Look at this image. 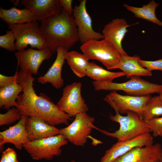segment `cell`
<instances>
[{
	"mask_svg": "<svg viewBox=\"0 0 162 162\" xmlns=\"http://www.w3.org/2000/svg\"><path fill=\"white\" fill-rule=\"evenodd\" d=\"M136 22L128 24L124 18H117L113 20L106 25L102 30L104 38L112 43L118 50L121 56L128 55L122 46V42L126 34L127 28Z\"/></svg>",
	"mask_w": 162,
	"mask_h": 162,
	"instance_id": "15",
	"label": "cell"
},
{
	"mask_svg": "<svg viewBox=\"0 0 162 162\" xmlns=\"http://www.w3.org/2000/svg\"><path fill=\"white\" fill-rule=\"evenodd\" d=\"M68 50L62 46L57 48V56L55 61L47 72L38 78L39 83L43 84L50 83L57 89L63 87L64 80L62 76V71Z\"/></svg>",
	"mask_w": 162,
	"mask_h": 162,
	"instance_id": "18",
	"label": "cell"
},
{
	"mask_svg": "<svg viewBox=\"0 0 162 162\" xmlns=\"http://www.w3.org/2000/svg\"><path fill=\"white\" fill-rule=\"evenodd\" d=\"M16 38L11 30H8L6 33L0 36V46L10 52L14 51L16 47L14 42Z\"/></svg>",
	"mask_w": 162,
	"mask_h": 162,
	"instance_id": "28",
	"label": "cell"
},
{
	"mask_svg": "<svg viewBox=\"0 0 162 162\" xmlns=\"http://www.w3.org/2000/svg\"><path fill=\"white\" fill-rule=\"evenodd\" d=\"M162 116V101L158 96L151 97L146 103L142 112V118L146 122Z\"/></svg>",
	"mask_w": 162,
	"mask_h": 162,
	"instance_id": "26",
	"label": "cell"
},
{
	"mask_svg": "<svg viewBox=\"0 0 162 162\" xmlns=\"http://www.w3.org/2000/svg\"><path fill=\"white\" fill-rule=\"evenodd\" d=\"M125 82L118 83L112 81L92 82L96 91L104 90L115 92L121 90L130 95L142 96L162 92V84L150 82L139 76H133Z\"/></svg>",
	"mask_w": 162,
	"mask_h": 162,
	"instance_id": "4",
	"label": "cell"
},
{
	"mask_svg": "<svg viewBox=\"0 0 162 162\" xmlns=\"http://www.w3.org/2000/svg\"><path fill=\"white\" fill-rule=\"evenodd\" d=\"M52 53L47 48L36 50L32 48L15 53L20 70L31 74L36 75L44 61L49 59Z\"/></svg>",
	"mask_w": 162,
	"mask_h": 162,
	"instance_id": "13",
	"label": "cell"
},
{
	"mask_svg": "<svg viewBox=\"0 0 162 162\" xmlns=\"http://www.w3.org/2000/svg\"><path fill=\"white\" fill-rule=\"evenodd\" d=\"M40 22V28L46 39V48L52 53L56 52L59 46L68 50L79 40L73 16L69 15L62 8L58 14Z\"/></svg>",
	"mask_w": 162,
	"mask_h": 162,
	"instance_id": "2",
	"label": "cell"
},
{
	"mask_svg": "<svg viewBox=\"0 0 162 162\" xmlns=\"http://www.w3.org/2000/svg\"><path fill=\"white\" fill-rule=\"evenodd\" d=\"M159 96L161 100L162 101V92L159 94Z\"/></svg>",
	"mask_w": 162,
	"mask_h": 162,
	"instance_id": "35",
	"label": "cell"
},
{
	"mask_svg": "<svg viewBox=\"0 0 162 162\" xmlns=\"http://www.w3.org/2000/svg\"><path fill=\"white\" fill-rule=\"evenodd\" d=\"M86 0L81 1L79 5L73 8V13L79 40L82 44L90 40L104 38L102 34L93 29L92 20L86 10Z\"/></svg>",
	"mask_w": 162,
	"mask_h": 162,
	"instance_id": "10",
	"label": "cell"
},
{
	"mask_svg": "<svg viewBox=\"0 0 162 162\" xmlns=\"http://www.w3.org/2000/svg\"><path fill=\"white\" fill-rule=\"evenodd\" d=\"M0 18L8 25L22 24L35 20L30 10L26 8L19 9L15 7L7 10L0 7Z\"/></svg>",
	"mask_w": 162,
	"mask_h": 162,
	"instance_id": "21",
	"label": "cell"
},
{
	"mask_svg": "<svg viewBox=\"0 0 162 162\" xmlns=\"http://www.w3.org/2000/svg\"><path fill=\"white\" fill-rule=\"evenodd\" d=\"M21 4L32 12L35 20H42L60 12L59 0H22Z\"/></svg>",
	"mask_w": 162,
	"mask_h": 162,
	"instance_id": "17",
	"label": "cell"
},
{
	"mask_svg": "<svg viewBox=\"0 0 162 162\" xmlns=\"http://www.w3.org/2000/svg\"><path fill=\"white\" fill-rule=\"evenodd\" d=\"M20 1V0H16V1H15L14 3V5L15 6H17V5H18Z\"/></svg>",
	"mask_w": 162,
	"mask_h": 162,
	"instance_id": "34",
	"label": "cell"
},
{
	"mask_svg": "<svg viewBox=\"0 0 162 162\" xmlns=\"http://www.w3.org/2000/svg\"></svg>",
	"mask_w": 162,
	"mask_h": 162,
	"instance_id": "38",
	"label": "cell"
},
{
	"mask_svg": "<svg viewBox=\"0 0 162 162\" xmlns=\"http://www.w3.org/2000/svg\"><path fill=\"white\" fill-rule=\"evenodd\" d=\"M150 133H145L130 140L118 141L106 151L100 162H114L134 148L152 145L153 144V137Z\"/></svg>",
	"mask_w": 162,
	"mask_h": 162,
	"instance_id": "12",
	"label": "cell"
},
{
	"mask_svg": "<svg viewBox=\"0 0 162 162\" xmlns=\"http://www.w3.org/2000/svg\"><path fill=\"white\" fill-rule=\"evenodd\" d=\"M27 117L22 116L21 119L15 125L0 132L1 149L5 143H10L14 145L16 149L21 150L24 145L30 142L26 127Z\"/></svg>",
	"mask_w": 162,
	"mask_h": 162,
	"instance_id": "16",
	"label": "cell"
},
{
	"mask_svg": "<svg viewBox=\"0 0 162 162\" xmlns=\"http://www.w3.org/2000/svg\"><path fill=\"white\" fill-rule=\"evenodd\" d=\"M114 110L116 115L110 114L109 118L112 121L119 124L118 130L111 133L95 126L94 128L106 136L116 138L119 141L130 140L145 133L151 132L146 122L136 113L129 110L126 112L127 115L123 116L116 109Z\"/></svg>",
	"mask_w": 162,
	"mask_h": 162,
	"instance_id": "3",
	"label": "cell"
},
{
	"mask_svg": "<svg viewBox=\"0 0 162 162\" xmlns=\"http://www.w3.org/2000/svg\"><path fill=\"white\" fill-rule=\"evenodd\" d=\"M140 57L137 56H121V61L115 69H119L122 70L128 79L133 76H152V72L140 64Z\"/></svg>",
	"mask_w": 162,
	"mask_h": 162,
	"instance_id": "20",
	"label": "cell"
},
{
	"mask_svg": "<svg viewBox=\"0 0 162 162\" xmlns=\"http://www.w3.org/2000/svg\"><path fill=\"white\" fill-rule=\"evenodd\" d=\"M139 62L141 66L150 71L154 70L162 71V59L154 61L143 60L140 59Z\"/></svg>",
	"mask_w": 162,
	"mask_h": 162,
	"instance_id": "30",
	"label": "cell"
},
{
	"mask_svg": "<svg viewBox=\"0 0 162 162\" xmlns=\"http://www.w3.org/2000/svg\"><path fill=\"white\" fill-rule=\"evenodd\" d=\"M65 60L71 69L77 76L81 78L86 76L90 62L83 54L74 51H68Z\"/></svg>",
	"mask_w": 162,
	"mask_h": 162,
	"instance_id": "24",
	"label": "cell"
},
{
	"mask_svg": "<svg viewBox=\"0 0 162 162\" xmlns=\"http://www.w3.org/2000/svg\"><path fill=\"white\" fill-rule=\"evenodd\" d=\"M60 7L70 16L73 14V9L72 7V0H59Z\"/></svg>",
	"mask_w": 162,
	"mask_h": 162,
	"instance_id": "33",
	"label": "cell"
},
{
	"mask_svg": "<svg viewBox=\"0 0 162 162\" xmlns=\"http://www.w3.org/2000/svg\"><path fill=\"white\" fill-rule=\"evenodd\" d=\"M26 127L30 142L42 139L59 134L60 129L43 120L33 116L27 117Z\"/></svg>",
	"mask_w": 162,
	"mask_h": 162,
	"instance_id": "19",
	"label": "cell"
},
{
	"mask_svg": "<svg viewBox=\"0 0 162 162\" xmlns=\"http://www.w3.org/2000/svg\"><path fill=\"white\" fill-rule=\"evenodd\" d=\"M22 116L16 108L12 107L8 110L6 113L0 114V126L11 124L17 121H19Z\"/></svg>",
	"mask_w": 162,
	"mask_h": 162,
	"instance_id": "27",
	"label": "cell"
},
{
	"mask_svg": "<svg viewBox=\"0 0 162 162\" xmlns=\"http://www.w3.org/2000/svg\"><path fill=\"white\" fill-rule=\"evenodd\" d=\"M0 162H19L16 152L14 149L8 147L2 152Z\"/></svg>",
	"mask_w": 162,
	"mask_h": 162,
	"instance_id": "31",
	"label": "cell"
},
{
	"mask_svg": "<svg viewBox=\"0 0 162 162\" xmlns=\"http://www.w3.org/2000/svg\"><path fill=\"white\" fill-rule=\"evenodd\" d=\"M82 83L75 82L66 86L63 90L62 95L57 105L70 118L78 114L86 112L88 108L82 98Z\"/></svg>",
	"mask_w": 162,
	"mask_h": 162,
	"instance_id": "9",
	"label": "cell"
},
{
	"mask_svg": "<svg viewBox=\"0 0 162 162\" xmlns=\"http://www.w3.org/2000/svg\"><path fill=\"white\" fill-rule=\"evenodd\" d=\"M125 75L123 72H111L94 62H90L86 74V76L97 82L112 81L116 78Z\"/></svg>",
	"mask_w": 162,
	"mask_h": 162,
	"instance_id": "25",
	"label": "cell"
},
{
	"mask_svg": "<svg viewBox=\"0 0 162 162\" xmlns=\"http://www.w3.org/2000/svg\"><path fill=\"white\" fill-rule=\"evenodd\" d=\"M159 4L154 0L141 7H137L124 4L123 6L128 10L132 13L135 17L146 20L162 26V22L156 17L155 11Z\"/></svg>",
	"mask_w": 162,
	"mask_h": 162,
	"instance_id": "23",
	"label": "cell"
},
{
	"mask_svg": "<svg viewBox=\"0 0 162 162\" xmlns=\"http://www.w3.org/2000/svg\"><path fill=\"white\" fill-rule=\"evenodd\" d=\"M80 49L88 60L98 61L108 70L115 69L121 58L115 46L105 38L88 41L82 44Z\"/></svg>",
	"mask_w": 162,
	"mask_h": 162,
	"instance_id": "5",
	"label": "cell"
},
{
	"mask_svg": "<svg viewBox=\"0 0 162 162\" xmlns=\"http://www.w3.org/2000/svg\"><path fill=\"white\" fill-rule=\"evenodd\" d=\"M158 162H162V159L160 160Z\"/></svg>",
	"mask_w": 162,
	"mask_h": 162,
	"instance_id": "37",
	"label": "cell"
},
{
	"mask_svg": "<svg viewBox=\"0 0 162 162\" xmlns=\"http://www.w3.org/2000/svg\"><path fill=\"white\" fill-rule=\"evenodd\" d=\"M19 73V82L22 91L15 107L21 114L39 118L53 126L68 124L71 118L44 94H36L33 88L34 79L32 74L20 69Z\"/></svg>",
	"mask_w": 162,
	"mask_h": 162,
	"instance_id": "1",
	"label": "cell"
},
{
	"mask_svg": "<svg viewBox=\"0 0 162 162\" xmlns=\"http://www.w3.org/2000/svg\"><path fill=\"white\" fill-rule=\"evenodd\" d=\"M66 162H76L74 160H72L69 161H67Z\"/></svg>",
	"mask_w": 162,
	"mask_h": 162,
	"instance_id": "36",
	"label": "cell"
},
{
	"mask_svg": "<svg viewBox=\"0 0 162 162\" xmlns=\"http://www.w3.org/2000/svg\"><path fill=\"white\" fill-rule=\"evenodd\" d=\"M8 28L13 32L16 38V50L20 51L29 45L32 48L41 50L46 47V39L38 21H34L22 24H10Z\"/></svg>",
	"mask_w": 162,
	"mask_h": 162,
	"instance_id": "6",
	"label": "cell"
},
{
	"mask_svg": "<svg viewBox=\"0 0 162 162\" xmlns=\"http://www.w3.org/2000/svg\"><path fill=\"white\" fill-rule=\"evenodd\" d=\"M151 97L150 95H122L115 91L106 95L104 100L114 109H116L120 113L125 114L128 111H131L137 113L142 118L144 106Z\"/></svg>",
	"mask_w": 162,
	"mask_h": 162,
	"instance_id": "11",
	"label": "cell"
},
{
	"mask_svg": "<svg viewBox=\"0 0 162 162\" xmlns=\"http://www.w3.org/2000/svg\"><path fill=\"white\" fill-rule=\"evenodd\" d=\"M19 72H16L14 75L10 76H6L1 74H0V87L12 84L15 82H19Z\"/></svg>",
	"mask_w": 162,
	"mask_h": 162,
	"instance_id": "32",
	"label": "cell"
},
{
	"mask_svg": "<svg viewBox=\"0 0 162 162\" xmlns=\"http://www.w3.org/2000/svg\"><path fill=\"white\" fill-rule=\"evenodd\" d=\"M73 121L67 127L60 129L68 141L78 146H83L94 128V118L86 112L77 115Z\"/></svg>",
	"mask_w": 162,
	"mask_h": 162,
	"instance_id": "8",
	"label": "cell"
},
{
	"mask_svg": "<svg viewBox=\"0 0 162 162\" xmlns=\"http://www.w3.org/2000/svg\"><path fill=\"white\" fill-rule=\"evenodd\" d=\"M68 141L62 134L29 142L23 148L33 160H51L54 156L62 154V147L67 144Z\"/></svg>",
	"mask_w": 162,
	"mask_h": 162,
	"instance_id": "7",
	"label": "cell"
},
{
	"mask_svg": "<svg viewBox=\"0 0 162 162\" xmlns=\"http://www.w3.org/2000/svg\"><path fill=\"white\" fill-rule=\"evenodd\" d=\"M22 91V86L17 82L0 87V108L8 110L15 107L17 99Z\"/></svg>",
	"mask_w": 162,
	"mask_h": 162,
	"instance_id": "22",
	"label": "cell"
},
{
	"mask_svg": "<svg viewBox=\"0 0 162 162\" xmlns=\"http://www.w3.org/2000/svg\"><path fill=\"white\" fill-rule=\"evenodd\" d=\"M162 159V146L159 143L134 148L114 162H158Z\"/></svg>",
	"mask_w": 162,
	"mask_h": 162,
	"instance_id": "14",
	"label": "cell"
},
{
	"mask_svg": "<svg viewBox=\"0 0 162 162\" xmlns=\"http://www.w3.org/2000/svg\"><path fill=\"white\" fill-rule=\"evenodd\" d=\"M146 122L153 137H162V117L154 118Z\"/></svg>",
	"mask_w": 162,
	"mask_h": 162,
	"instance_id": "29",
	"label": "cell"
}]
</instances>
